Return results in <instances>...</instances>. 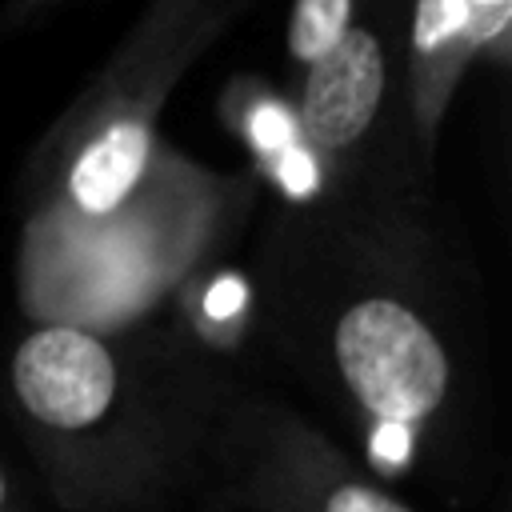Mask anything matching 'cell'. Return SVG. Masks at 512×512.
Segmentation results:
<instances>
[{
  "mask_svg": "<svg viewBox=\"0 0 512 512\" xmlns=\"http://www.w3.org/2000/svg\"><path fill=\"white\" fill-rule=\"evenodd\" d=\"M136 336L28 324L8 352L12 420L68 512L156 508L196 460L204 408Z\"/></svg>",
  "mask_w": 512,
  "mask_h": 512,
  "instance_id": "obj_1",
  "label": "cell"
},
{
  "mask_svg": "<svg viewBox=\"0 0 512 512\" xmlns=\"http://www.w3.org/2000/svg\"><path fill=\"white\" fill-rule=\"evenodd\" d=\"M252 180L216 172L172 144L156 152L132 196L84 228H24L16 300L28 324L144 332L172 292L244 224Z\"/></svg>",
  "mask_w": 512,
  "mask_h": 512,
  "instance_id": "obj_2",
  "label": "cell"
},
{
  "mask_svg": "<svg viewBox=\"0 0 512 512\" xmlns=\"http://www.w3.org/2000/svg\"><path fill=\"white\" fill-rule=\"evenodd\" d=\"M324 376L360 416L376 464L408 468L444 424L460 372L416 256H352L316 320Z\"/></svg>",
  "mask_w": 512,
  "mask_h": 512,
  "instance_id": "obj_3",
  "label": "cell"
},
{
  "mask_svg": "<svg viewBox=\"0 0 512 512\" xmlns=\"http://www.w3.org/2000/svg\"><path fill=\"white\" fill-rule=\"evenodd\" d=\"M216 32L220 24L180 32L136 24L96 84L48 136L24 228H84L132 196L164 148L160 112L176 80Z\"/></svg>",
  "mask_w": 512,
  "mask_h": 512,
  "instance_id": "obj_4",
  "label": "cell"
},
{
  "mask_svg": "<svg viewBox=\"0 0 512 512\" xmlns=\"http://www.w3.org/2000/svg\"><path fill=\"white\" fill-rule=\"evenodd\" d=\"M228 444L256 512H416L288 408H248Z\"/></svg>",
  "mask_w": 512,
  "mask_h": 512,
  "instance_id": "obj_5",
  "label": "cell"
},
{
  "mask_svg": "<svg viewBox=\"0 0 512 512\" xmlns=\"http://www.w3.org/2000/svg\"><path fill=\"white\" fill-rule=\"evenodd\" d=\"M388 96V44L376 24L356 20L320 60L300 68L292 100L304 144L328 164H348L372 136Z\"/></svg>",
  "mask_w": 512,
  "mask_h": 512,
  "instance_id": "obj_6",
  "label": "cell"
},
{
  "mask_svg": "<svg viewBox=\"0 0 512 512\" xmlns=\"http://www.w3.org/2000/svg\"><path fill=\"white\" fill-rule=\"evenodd\" d=\"M512 0H412L408 16V104L424 152L436 148L444 112L464 72L508 56Z\"/></svg>",
  "mask_w": 512,
  "mask_h": 512,
  "instance_id": "obj_7",
  "label": "cell"
},
{
  "mask_svg": "<svg viewBox=\"0 0 512 512\" xmlns=\"http://www.w3.org/2000/svg\"><path fill=\"white\" fill-rule=\"evenodd\" d=\"M224 116L268 184L296 200L324 192L332 168L304 144L288 100H280L264 84H236L224 100Z\"/></svg>",
  "mask_w": 512,
  "mask_h": 512,
  "instance_id": "obj_8",
  "label": "cell"
},
{
  "mask_svg": "<svg viewBox=\"0 0 512 512\" xmlns=\"http://www.w3.org/2000/svg\"><path fill=\"white\" fill-rule=\"evenodd\" d=\"M188 348L208 356H240L256 328V288L252 280L220 260L200 264L164 308Z\"/></svg>",
  "mask_w": 512,
  "mask_h": 512,
  "instance_id": "obj_9",
  "label": "cell"
},
{
  "mask_svg": "<svg viewBox=\"0 0 512 512\" xmlns=\"http://www.w3.org/2000/svg\"><path fill=\"white\" fill-rule=\"evenodd\" d=\"M356 20H360V0H292L284 48L296 72L320 60Z\"/></svg>",
  "mask_w": 512,
  "mask_h": 512,
  "instance_id": "obj_10",
  "label": "cell"
},
{
  "mask_svg": "<svg viewBox=\"0 0 512 512\" xmlns=\"http://www.w3.org/2000/svg\"><path fill=\"white\" fill-rule=\"evenodd\" d=\"M144 24L152 28L224 24V0H152V8L144 12Z\"/></svg>",
  "mask_w": 512,
  "mask_h": 512,
  "instance_id": "obj_11",
  "label": "cell"
},
{
  "mask_svg": "<svg viewBox=\"0 0 512 512\" xmlns=\"http://www.w3.org/2000/svg\"><path fill=\"white\" fill-rule=\"evenodd\" d=\"M0 512H32L28 500H24V488L16 480V472L0 460Z\"/></svg>",
  "mask_w": 512,
  "mask_h": 512,
  "instance_id": "obj_12",
  "label": "cell"
},
{
  "mask_svg": "<svg viewBox=\"0 0 512 512\" xmlns=\"http://www.w3.org/2000/svg\"><path fill=\"white\" fill-rule=\"evenodd\" d=\"M36 4H44V0H12V12H28V8H36Z\"/></svg>",
  "mask_w": 512,
  "mask_h": 512,
  "instance_id": "obj_13",
  "label": "cell"
}]
</instances>
